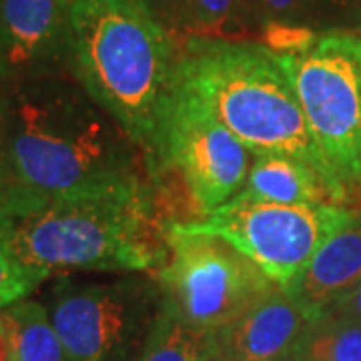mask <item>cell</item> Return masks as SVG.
Returning a JSON list of instances; mask_svg holds the SVG:
<instances>
[{
	"instance_id": "8fae6325",
	"label": "cell",
	"mask_w": 361,
	"mask_h": 361,
	"mask_svg": "<svg viewBox=\"0 0 361 361\" xmlns=\"http://www.w3.org/2000/svg\"><path fill=\"white\" fill-rule=\"evenodd\" d=\"M311 319L281 287L219 329V348L233 361H281L303 341Z\"/></svg>"
},
{
	"instance_id": "30bf717a",
	"label": "cell",
	"mask_w": 361,
	"mask_h": 361,
	"mask_svg": "<svg viewBox=\"0 0 361 361\" xmlns=\"http://www.w3.org/2000/svg\"><path fill=\"white\" fill-rule=\"evenodd\" d=\"M71 71V0H0V85Z\"/></svg>"
},
{
	"instance_id": "cb8c5ba5",
	"label": "cell",
	"mask_w": 361,
	"mask_h": 361,
	"mask_svg": "<svg viewBox=\"0 0 361 361\" xmlns=\"http://www.w3.org/2000/svg\"><path fill=\"white\" fill-rule=\"evenodd\" d=\"M201 361H233V360L219 348L217 337H213V341H211V345H209V349L205 351V355H203V360Z\"/></svg>"
},
{
	"instance_id": "3957f363",
	"label": "cell",
	"mask_w": 361,
	"mask_h": 361,
	"mask_svg": "<svg viewBox=\"0 0 361 361\" xmlns=\"http://www.w3.org/2000/svg\"><path fill=\"white\" fill-rule=\"evenodd\" d=\"M177 80L253 155L299 159L348 197L327 173L291 78L263 42L189 35L180 42Z\"/></svg>"
},
{
	"instance_id": "ba28073f",
	"label": "cell",
	"mask_w": 361,
	"mask_h": 361,
	"mask_svg": "<svg viewBox=\"0 0 361 361\" xmlns=\"http://www.w3.org/2000/svg\"><path fill=\"white\" fill-rule=\"evenodd\" d=\"M163 305L155 275L61 281L49 315L75 361H139Z\"/></svg>"
},
{
	"instance_id": "7a4b0ae2",
	"label": "cell",
	"mask_w": 361,
	"mask_h": 361,
	"mask_svg": "<svg viewBox=\"0 0 361 361\" xmlns=\"http://www.w3.org/2000/svg\"><path fill=\"white\" fill-rule=\"evenodd\" d=\"M179 52L142 0H71V71L137 145L155 191Z\"/></svg>"
},
{
	"instance_id": "5b68a950",
	"label": "cell",
	"mask_w": 361,
	"mask_h": 361,
	"mask_svg": "<svg viewBox=\"0 0 361 361\" xmlns=\"http://www.w3.org/2000/svg\"><path fill=\"white\" fill-rule=\"evenodd\" d=\"M331 179L361 193V35L325 32L277 54Z\"/></svg>"
},
{
	"instance_id": "603a6c76",
	"label": "cell",
	"mask_w": 361,
	"mask_h": 361,
	"mask_svg": "<svg viewBox=\"0 0 361 361\" xmlns=\"http://www.w3.org/2000/svg\"><path fill=\"white\" fill-rule=\"evenodd\" d=\"M322 317H336V319L361 323V285L345 297L337 299Z\"/></svg>"
},
{
	"instance_id": "ac0fdd59",
	"label": "cell",
	"mask_w": 361,
	"mask_h": 361,
	"mask_svg": "<svg viewBox=\"0 0 361 361\" xmlns=\"http://www.w3.org/2000/svg\"><path fill=\"white\" fill-rule=\"evenodd\" d=\"M40 283L39 277L16 257L8 235L0 225V310L26 299Z\"/></svg>"
},
{
	"instance_id": "277c9868",
	"label": "cell",
	"mask_w": 361,
	"mask_h": 361,
	"mask_svg": "<svg viewBox=\"0 0 361 361\" xmlns=\"http://www.w3.org/2000/svg\"><path fill=\"white\" fill-rule=\"evenodd\" d=\"M167 223L149 185L52 199L0 225L23 265L47 281L66 271H157L167 259Z\"/></svg>"
},
{
	"instance_id": "484cf974",
	"label": "cell",
	"mask_w": 361,
	"mask_h": 361,
	"mask_svg": "<svg viewBox=\"0 0 361 361\" xmlns=\"http://www.w3.org/2000/svg\"><path fill=\"white\" fill-rule=\"evenodd\" d=\"M0 361H8V341L2 325H0Z\"/></svg>"
},
{
	"instance_id": "44dd1931",
	"label": "cell",
	"mask_w": 361,
	"mask_h": 361,
	"mask_svg": "<svg viewBox=\"0 0 361 361\" xmlns=\"http://www.w3.org/2000/svg\"><path fill=\"white\" fill-rule=\"evenodd\" d=\"M315 0H251V8L265 26L269 23H291L295 25L297 16L305 13Z\"/></svg>"
},
{
	"instance_id": "d6986e66",
	"label": "cell",
	"mask_w": 361,
	"mask_h": 361,
	"mask_svg": "<svg viewBox=\"0 0 361 361\" xmlns=\"http://www.w3.org/2000/svg\"><path fill=\"white\" fill-rule=\"evenodd\" d=\"M47 203L49 201H44L39 195L30 193L20 183L0 145V223L25 217Z\"/></svg>"
},
{
	"instance_id": "7c38bea8",
	"label": "cell",
	"mask_w": 361,
	"mask_h": 361,
	"mask_svg": "<svg viewBox=\"0 0 361 361\" xmlns=\"http://www.w3.org/2000/svg\"><path fill=\"white\" fill-rule=\"evenodd\" d=\"M361 285V211H353L283 291L311 322Z\"/></svg>"
},
{
	"instance_id": "6da1fadb",
	"label": "cell",
	"mask_w": 361,
	"mask_h": 361,
	"mask_svg": "<svg viewBox=\"0 0 361 361\" xmlns=\"http://www.w3.org/2000/svg\"><path fill=\"white\" fill-rule=\"evenodd\" d=\"M0 145L44 201L153 185L137 145L73 73L0 85Z\"/></svg>"
},
{
	"instance_id": "ffe728a7",
	"label": "cell",
	"mask_w": 361,
	"mask_h": 361,
	"mask_svg": "<svg viewBox=\"0 0 361 361\" xmlns=\"http://www.w3.org/2000/svg\"><path fill=\"white\" fill-rule=\"evenodd\" d=\"M317 35L307 26L291 25V23H269L261 30V42L275 54L301 51Z\"/></svg>"
},
{
	"instance_id": "8992f818",
	"label": "cell",
	"mask_w": 361,
	"mask_h": 361,
	"mask_svg": "<svg viewBox=\"0 0 361 361\" xmlns=\"http://www.w3.org/2000/svg\"><path fill=\"white\" fill-rule=\"evenodd\" d=\"M163 299L197 329L227 327L277 285L251 259L219 235L167 223V259L155 271Z\"/></svg>"
},
{
	"instance_id": "5bb4252c",
	"label": "cell",
	"mask_w": 361,
	"mask_h": 361,
	"mask_svg": "<svg viewBox=\"0 0 361 361\" xmlns=\"http://www.w3.org/2000/svg\"><path fill=\"white\" fill-rule=\"evenodd\" d=\"M8 341V361H75L39 301L23 299L0 310Z\"/></svg>"
},
{
	"instance_id": "52a82bcc",
	"label": "cell",
	"mask_w": 361,
	"mask_h": 361,
	"mask_svg": "<svg viewBox=\"0 0 361 361\" xmlns=\"http://www.w3.org/2000/svg\"><path fill=\"white\" fill-rule=\"evenodd\" d=\"M351 213L341 205H285L241 191L205 217L175 223L223 237L285 289Z\"/></svg>"
},
{
	"instance_id": "7402d4cb",
	"label": "cell",
	"mask_w": 361,
	"mask_h": 361,
	"mask_svg": "<svg viewBox=\"0 0 361 361\" xmlns=\"http://www.w3.org/2000/svg\"><path fill=\"white\" fill-rule=\"evenodd\" d=\"M142 2L175 37H179L180 32H187L183 0H142Z\"/></svg>"
},
{
	"instance_id": "9c48e42d",
	"label": "cell",
	"mask_w": 361,
	"mask_h": 361,
	"mask_svg": "<svg viewBox=\"0 0 361 361\" xmlns=\"http://www.w3.org/2000/svg\"><path fill=\"white\" fill-rule=\"evenodd\" d=\"M253 153L213 115L199 97L175 80L169 109L161 183L177 173L189 197L195 219L205 217L243 191Z\"/></svg>"
},
{
	"instance_id": "e0dca14e",
	"label": "cell",
	"mask_w": 361,
	"mask_h": 361,
	"mask_svg": "<svg viewBox=\"0 0 361 361\" xmlns=\"http://www.w3.org/2000/svg\"><path fill=\"white\" fill-rule=\"evenodd\" d=\"M187 32L199 37H223L251 8V0H183Z\"/></svg>"
},
{
	"instance_id": "2e32d148",
	"label": "cell",
	"mask_w": 361,
	"mask_h": 361,
	"mask_svg": "<svg viewBox=\"0 0 361 361\" xmlns=\"http://www.w3.org/2000/svg\"><path fill=\"white\" fill-rule=\"evenodd\" d=\"M301 348L315 361H361V323L319 317L311 323Z\"/></svg>"
},
{
	"instance_id": "d4e9b609",
	"label": "cell",
	"mask_w": 361,
	"mask_h": 361,
	"mask_svg": "<svg viewBox=\"0 0 361 361\" xmlns=\"http://www.w3.org/2000/svg\"><path fill=\"white\" fill-rule=\"evenodd\" d=\"M281 361H315V360H313L310 353L301 348V343H299V345H297L293 351H289V353H287V355H285Z\"/></svg>"
},
{
	"instance_id": "9a60e30c",
	"label": "cell",
	"mask_w": 361,
	"mask_h": 361,
	"mask_svg": "<svg viewBox=\"0 0 361 361\" xmlns=\"http://www.w3.org/2000/svg\"><path fill=\"white\" fill-rule=\"evenodd\" d=\"M215 334L185 323L163 299L155 327L139 361H201Z\"/></svg>"
},
{
	"instance_id": "4fadbf2b",
	"label": "cell",
	"mask_w": 361,
	"mask_h": 361,
	"mask_svg": "<svg viewBox=\"0 0 361 361\" xmlns=\"http://www.w3.org/2000/svg\"><path fill=\"white\" fill-rule=\"evenodd\" d=\"M243 191L285 205H341L348 197L319 171L293 157L253 155Z\"/></svg>"
}]
</instances>
